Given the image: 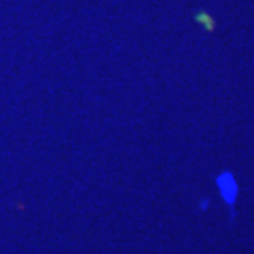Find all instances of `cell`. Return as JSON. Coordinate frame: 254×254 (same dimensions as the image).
Returning <instances> with one entry per match:
<instances>
[{"mask_svg":"<svg viewBox=\"0 0 254 254\" xmlns=\"http://www.w3.org/2000/svg\"><path fill=\"white\" fill-rule=\"evenodd\" d=\"M218 187H220V191L225 201L228 205H233L238 196V185H236V180L233 179V175L230 172H223V174L218 177Z\"/></svg>","mask_w":254,"mask_h":254,"instance_id":"cell-1","label":"cell"}]
</instances>
